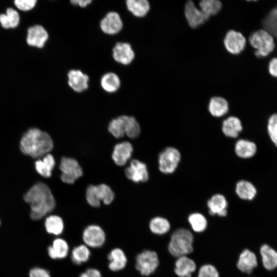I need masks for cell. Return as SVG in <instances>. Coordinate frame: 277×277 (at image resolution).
Returning a JSON list of instances; mask_svg holds the SVG:
<instances>
[{"label": "cell", "instance_id": "obj_1", "mask_svg": "<svg viewBox=\"0 0 277 277\" xmlns=\"http://www.w3.org/2000/svg\"><path fill=\"white\" fill-rule=\"evenodd\" d=\"M25 201L30 205V217L39 220L51 212L55 201L50 188L43 183L33 186L24 195Z\"/></svg>", "mask_w": 277, "mask_h": 277}, {"label": "cell", "instance_id": "obj_2", "mask_svg": "<svg viewBox=\"0 0 277 277\" xmlns=\"http://www.w3.org/2000/svg\"><path fill=\"white\" fill-rule=\"evenodd\" d=\"M53 145L50 136L37 128L28 130L22 136L20 149L23 153L33 158H39L48 154Z\"/></svg>", "mask_w": 277, "mask_h": 277}, {"label": "cell", "instance_id": "obj_3", "mask_svg": "<svg viewBox=\"0 0 277 277\" xmlns=\"http://www.w3.org/2000/svg\"><path fill=\"white\" fill-rule=\"evenodd\" d=\"M193 236L190 230L177 229L171 235L168 244L169 252L175 257L186 256L193 250Z\"/></svg>", "mask_w": 277, "mask_h": 277}, {"label": "cell", "instance_id": "obj_4", "mask_svg": "<svg viewBox=\"0 0 277 277\" xmlns=\"http://www.w3.org/2000/svg\"><path fill=\"white\" fill-rule=\"evenodd\" d=\"M108 130L115 137L121 138L125 134L130 138L137 137L141 132L140 126L132 116L121 115L113 119L109 124Z\"/></svg>", "mask_w": 277, "mask_h": 277}, {"label": "cell", "instance_id": "obj_5", "mask_svg": "<svg viewBox=\"0 0 277 277\" xmlns=\"http://www.w3.org/2000/svg\"><path fill=\"white\" fill-rule=\"evenodd\" d=\"M250 45L256 49L255 55L258 57H265L274 49L273 36L264 29L252 33L249 38Z\"/></svg>", "mask_w": 277, "mask_h": 277}, {"label": "cell", "instance_id": "obj_6", "mask_svg": "<svg viewBox=\"0 0 277 277\" xmlns=\"http://www.w3.org/2000/svg\"><path fill=\"white\" fill-rule=\"evenodd\" d=\"M114 197V192L109 186L105 184L91 185L86 190L87 201L90 206L94 207H99L101 201L108 205L112 202Z\"/></svg>", "mask_w": 277, "mask_h": 277}, {"label": "cell", "instance_id": "obj_7", "mask_svg": "<svg viewBox=\"0 0 277 277\" xmlns=\"http://www.w3.org/2000/svg\"><path fill=\"white\" fill-rule=\"evenodd\" d=\"M181 160L179 151L174 147H169L164 149L159 156V168L163 173L170 174L174 172Z\"/></svg>", "mask_w": 277, "mask_h": 277}, {"label": "cell", "instance_id": "obj_8", "mask_svg": "<svg viewBox=\"0 0 277 277\" xmlns=\"http://www.w3.org/2000/svg\"><path fill=\"white\" fill-rule=\"evenodd\" d=\"M159 265L158 255L155 251L144 250L136 257V268L143 275L148 276L153 273Z\"/></svg>", "mask_w": 277, "mask_h": 277}, {"label": "cell", "instance_id": "obj_9", "mask_svg": "<svg viewBox=\"0 0 277 277\" xmlns=\"http://www.w3.org/2000/svg\"><path fill=\"white\" fill-rule=\"evenodd\" d=\"M60 169L62 171L61 180L67 184H73L83 174L82 168L78 163L71 157H62Z\"/></svg>", "mask_w": 277, "mask_h": 277}, {"label": "cell", "instance_id": "obj_10", "mask_svg": "<svg viewBox=\"0 0 277 277\" xmlns=\"http://www.w3.org/2000/svg\"><path fill=\"white\" fill-rule=\"evenodd\" d=\"M223 43L228 52L233 55H237L241 53L245 49L246 40L241 32L234 30H230L226 33Z\"/></svg>", "mask_w": 277, "mask_h": 277}, {"label": "cell", "instance_id": "obj_11", "mask_svg": "<svg viewBox=\"0 0 277 277\" xmlns=\"http://www.w3.org/2000/svg\"><path fill=\"white\" fill-rule=\"evenodd\" d=\"M83 240L87 246L98 248L104 244L106 235L100 226L96 225H90L84 229L83 233Z\"/></svg>", "mask_w": 277, "mask_h": 277}, {"label": "cell", "instance_id": "obj_12", "mask_svg": "<svg viewBox=\"0 0 277 277\" xmlns=\"http://www.w3.org/2000/svg\"><path fill=\"white\" fill-rule=\"evenodd\" d=\"M184 14L188 25L194 29L203 25L209 18L191 1L185 5Z\"/></svg>", "mask_w": 277, "mask_h": 277}, {"label": "cell", "instance_id": "obj_13", "mask_svg": "<svg viewBox=\"0 0 277 277\" xmlns=\"http://www.w3.org/2000/svg\"><path fill=\"white\" fill-rule=\"evenodd\" d=\"M127 177L135 183L145 182L148 181L149 174L147 166L144 163L133 160L125 170Z\"/></svg>", "mask_w": 277, "mask_h": 277}, {"label": "cell", "instance_id": "obj_14", "mask_svg": "<svg viewBox=\"0 0 277 277\" xmlns=\"http://www.w3.org/2000/svg\"><path fill=\"white\" fill-rule=\"evenodd\" d=\"M123 26L119 14L113 11L108 13L100 22V28L102 31L110 35L118 33L122 29Z\"/></svg>", "mask_w": 277, "mask_h": 277}, {"label": "cell", "instance_id": "obj_15", "mask_svg": "<svg viewBox=\"0 0 277 277\" xmlns=\"http://www.w3.org/2000/svg\"><path fill=\"white\" fill-rule=\"evenodd\" d=\"M112 55L116 62L125 65L130 64L135 57L130 44L124 42H118L115 44L112 50Z\"/></svg>", "mask_w": 277, "mask_h": 277}, {"label": "cell", "instance_id": "obj_16", "mask_svg": "<svg viewBox=\"0 0 277 277\" xmlns=\"http://www.w3.org/2000/svg\"><path fill=\"white\" fill-rule=\"evenodd\" d=\"M88 76L80 70L72 69L68 73L69 86L77 92H82L88 87Z\"/></svg>", "mask_w": 277, "mask_h": 277}, {"label": "cell", "instance_id": "obj_17", "mask_svg": "<svg viewBox=\"0 0 277 277\" xmlns=\"http://www.w3.org/2000/svg\"><path fill=\"white\" fill-rule=\"evenodd\" d=\"M48 38V32L42 26L36 25L28 29L27 43L30 46L42 48Z\"/></svg>", "mask_w": 277, "mask_h": 277}, {"label": "cell", "instance_id": "obj_18", "mask_svg": "<svg viewBox=\"0 0 277 277\" xmlns=\"http://www.w3.org/2000/svg\"><path fill=\"white\" fill-rule=\"evenodd\" d=\"M133 151L132 145L128 142L116 144L112 153V157L114 163L118 166H123L130 159Z\"/></svg>", "mask_w": 277, "mask_h": 277}, {"label": "cell", "instance_id": "obj_19", "mask_svg": "<svg viewBox=\"0 0 277 277\" xmlns=\"http://www.w3.org/2000/svg\"><path fill=\"white\" fill-rule=\"evenodd\" d=\"M209 213L212 215L225 216L227 215L228 203L225 197L221 194L213 195L207 202Z\"/></svg>", "mask_w": 277, "mask_h": 277}, {"label": "cell", "instance_id": "obj_20", "mask_svg": "<svg viewBox=\"0 0 277 277\" xmlns=\"http://www.w3.org/2000/svg\"><path fill=\"white\" fill-rule=\"evenodd\" d=\"M258 265L255 254L248 249L244 250L240 254L236 266L242 272L250 273Z\"/></svg>", "mask_w": 277, "mask_h": 277}, {"label": "cell", "instance_id": "obj_21", "mask_svg": "<svg viewBox=\"0 0 277 277\" xmlns=\"http://www.w3.org/2000/svg\"><path fill=\"white\" fill-rule=\"evenodd\" d=\"M194 261L187 256L179 257L175 262L174 271L179 277H191L196 270Z\"/></svg>", "mask_w": 277, "mask_h": 277}, {"label": "cell", "instance_id": "obj_22", "mask_svg": "<svg viewBox=\"0 0 277 277\" xmlns=\"http://www.w3.org/2000/svg\"><path fill=\"white\" fill-rule=\"evenodd\" d=\"M208 110L210 113L214 117L223 116L229 111L228 102L222 96H213L209 101Z\"/></svg>", "mask_w": 277, "mask_h": 277}, {"label": "cell", "instance_id": "obj_23", "mask_svg": "<svg viewBox=\"0 0 277 277\" xmlns=\"http://www.w3.org/2000/svg\"><path fill=\"white\" fill-rule=\"evenodd\" d=\"M109 268L113 271L122 270L127 264V259L124 251L120 248L112 249L108 255Z\"/></svg>", "mask_w": 277, "mask_h": 277}, {"label": "cell", "instance_id": "obj_24", "mask_svg": "<svg viewBox=\"0 0 277 277\" xmlns=\"http://www.w3.org/2000/svg\"><path fill=\"white\" fill-rule=\"evenodd\" d=\"M242 129L243 127L240 120L235 116H229L223 121L222 124L223 133L229 137H236Z\"/></svg>", "mask_w": 277, "mask_h": 277}, {"label": "cell", "instance_id": "obj_25", "mask_svg": "<svg viewBox=\"0 0 277 277\" xmlns=\"http://www.w3.org/2000/svg\"><path fill=\"white\" fill-rule=\"evenodd\" d=\"M49 256L53 259H62L66 258L69 252V246L64 239L58 238L54 240L51 246L48 247Z\"/></svg>", "mask_w": 277, "mask_h": 277}, {"label": "cell", "instance_id": "obj_26", "mask_svg": "<svg viewBox=\"0 0 277 277\" xmlns=\"http://www.w3.org/2000/svg\"><path fill=\"white\" fill-rule=\"evenodd\" d=\"M264 267L267 270H271L277 267V252L269 246L265 244L260 248Z\"/></svg>", "mask_w": 277, "mask_h": 277}, {"label": "cell", "instance_id": "obj_27", "mask_svg": "<svg viewBox=\"0 0 277 277\" xmlns=\"http://www.w3.org/2000/svg\"><path fill=\"white\" fill-rule=\"evenodd\" d=\"M55 164L53 156L48 153L45 155L43 159L36 161L35 163V167L36 170L41 175L49 177L51 175Z\"/></svg>", "mask_w": 277, "mask_h": 277}, {"label": "cell", "instance_id": "obj_28", "mask_svg": "<svg viewBox=\"0 0 277 277\" xmlns=\"http://www.w3.org/2000/svg\"><path fill=\"white\" fill-rule=\"evenodd\" d=\"M126 4L128 10L138 17L145 16L150 8V4L147 0H128Z\"/></svg>", "mask_w": 277, "mask_h": 277}, {"label": "cell", "instance_id": "obj_29", "mask_svg": "<svg viewBox=\"0 0 277 277\" xmlns=\"http://www.w3.org/2000/svg\"><path fill=\"white\" fill-rule=\"evenodd\" d=\"M235 152L236 155L243 159L253 156L256 152L255 144L250 141L240 140L235 145Z\"/></svg>", "mask_w": 277, "mask_h": 277}, {"label": "cell", "instance_id": "obj_30", "mask_svg": "<svg viewBox=\"0 0 277 277\" xmlns=\"http://www.w3.org/2000/svg\"><path fill=\"white\" fill-rule=\"evenodd\" d=\"M235 192L241 199L251 200L255 196L256 190L250 182L241 180L238 182L235 187Z\"/></svg>", "mask_w": 277, "mask_h": 277}, {"label": "cell", "instance_id": "obj_31", "mask_svg": "<svg viewBox=\"0 0 277 277\" xmlns=\"http://www.w3.org/2000/svg\"><path fill=\"white\" fill-rule=\"evenodd\" d=\"M121 81L119 77L114 73L109 72L105 74L101 80V85L107 92L113 93L120 88Z\"/></svg>", "mask_w": 277, "mask_h": 277}, {"label": "cell", "instance_id": "obj_32", "mask_svg": "<svg viewBox=\"0 0 277 277\" xmlns=\"http://www.w3.org/2000/svg\"><path fill=\"white\" fill-rule=\"evenodd\" d=\"M45 226L47 232L56 235L61 234L64 228L62 219L56 215L47 217L45 220Z\"/></svg>", "mask_w": 277, "mask_h": 277}, {"label": "cell", "instance_id": "obj_33", "mask_svg": "<svg viewBox=\"0 0 277 277\" xmlns=\"http://www.w3.org/2000/svg\"><path fill=\"white\" fill-rule=\"evenodd\" d=\"M149 228L152 233L158 235H163L169 231L170 224L166 219L156 216L152 219L150 221Z\"/></svg>", "mask_w": 277, "mask_h": 277}, {"label": "cell", "instance_id": "obj_34", "mask_svg": "<svg viewBox=\"0 0 277 277\" xmlns=\"http://www.w3.org/2000/svg\"><path fill=\"white\" fill-rule=\"evenodd\" d=\"M199 8L210 17L220 12L222 8V3L218 0H202L199 3Z\"/></svg>", "mask_w": 277, "mask_h": 277}, {"label": "cell", "instance_id": "obj_35", "mask_svg": "<svg viewBox=\"0 0 277 277\" xmlns=\"http://www.w3.org/2000/svg\"><path fill=\"white\" fill-rule=\"evenodd\" d=\"M18 13L12 8H8L6 14L0 15V23L2 27L6 29L16 27L19 23Z\"/></svg>", "mask_w": 277, "mask_h": 277}, {"label": "cell", "instance_id": "obj_36", "mask_svg": "<svg viewBox=\"0 0 277 277\" xmlns=\"http://www.w3.org/2000/svg\"><path fill=\"white\" fill-rule=\"evenodd\" d=\"M90 256V250L86 245H78L74 247L71 252V260L76 265L87 262Z\"/></svg>", "mask_w": 277, "mask_h": 277}, {"label": "cell", "instance_id": "obj_37", "mask_svg": "<svg viewBox=\"0 0 277 277\" xmlns=\"http://www.w3.org/2000/svg\"><path fill=\"white\" fill-rule=\"evenodd\" d=\"M264 30L272 36L277 37V7L273 9L263 22Z\"/></svg>", "mask_w": 277, "mask_h": 277}, {"label": "cell", "instance_id": "obj_38", "mask_svg": "<svg viewBox=\"0 0 277 277\" xmlns=\"http://www.w3.org/2000/svg\"><path fill=\"white\" fill-rule=\"evenodd\" d=\"M188 222L193 231L196 232L204 231L207 226L206 217L201 213H193L188 216Z\"/></svg>", "mask_w": 277, "mask_h": 277}, {"label": "cell", "instance_id": "obj_39", "mask_svg": "<svg viewBox=\"0 0 277 277\" xmlns=\"http://www.w3.org/2000/svg\"><path fill=\"white\" fill-rule=\"evenodd\" d=\"M267 129L271 141L277 147V113L272 115L269 118Z\"/></svg>", "mask_w": 277, "mask_h": 277}, {"label": "cell", "instance_id": "obj_40", "mask_svg": "<svg viewBox=\"0 0 277 277\" xmlns=\"http://www.w3.org/2000/svg\"><path fill=\"white\" fill-rule=\"evenodd\" d=\"M197 277H219V273L214 266L205 264L199 269Z\"/></svg>", "mask_w": 277, "mask_h": 277}, {"label": "cell", "instance_id": "obj_41", "mask_svg": "<svg viewBox=\"0 0 277 277\" xmlns=\"http://www.w3.org/2000/svg\"><path fill=\"white\" fill-rule=\"evenodd\" d=\"M36 3V0H15L14 1L17 8L23 11H28L32 9Z\"/></svg>", "mask_w": 277, "mask_h": 277}, {"label": "cell", "instance_id": "obj_42", "mask_svg": "<svg viewBox=\"0 0 277 277\" xmlns=\"http://www.w3.org/2000/svg\"><path fill=\"white\" fill-rule=\"evenodd\" d=\"M30 277H50L49 272L43 268H34L29 273Z\"/></svg>", "mask_w": 277, "mask_h": 277}, {"label": "cell", "instance_id": "obj_43", "mask_svg": "<svg viewBox=\"0 0 277 277\" xmlns=\"http://www.w3.org/2000/svg\"><path fill=\"white\" fill-rule=\"evenodd\" d=\"M79 277H102V275L98 270L89 268L83 272Z\"/></svg>", "mask_w": 277, "mask_h": 277}, {"label": "cell", "instance_id": "obj_44", "mask_svg": "<svg viewBox=\"0 0 277 277\" xmlns=\"http://www.w3.org/2000/svg\"><path fill=\"white\" fill-rule=\"evenodd\" d=\"M268 69L270 74L277 77V57L273 58L269 62Z\"/></svg>", "mask_w": 277, "mask_h": 277}, {"label": "cell", "instance_id": "obj_45", "mask_svg": "<svg viewBox=\"0 0 277 277\" xmlns=\"http://www.w3.org/2000/svg\"><path fill=\"white\" fill-rule=\"evenodd\" d=\"M91 2L90 0H72L70 2L73 5H78L81 7H85L91 4Z\"/></svg>", "mask_w": 277, "mask_h": 277}, {"label": "cell", "instance_id": "obj_46", "mask_svg": "<svg viewBox=\"0 0 277 277\" xmlns=\"http://www.w3.org/2000/svg\"><path fill=\"white\" fill-rule=\"evenodd\" d=\"M0 224H1V222H0Z\"/></svg>", "mask_w": 277, "mask_h": 277}]
</instances>
